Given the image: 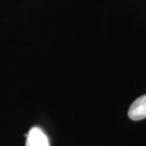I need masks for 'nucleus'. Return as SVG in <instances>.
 I'll return each mask as SVG.
<instances>
[{
	"instance_id": "obj_1",
	"label": "nucleus",
	"mask_w": 146,
	"mask_h": 146,
	"mask_svg": "<svg viewBox=\"0 0 146 146\" xmlns=\"http://www.w3.org/2000/svg\"><path fill=\"white\" fill-rule=\"evenodd\" d=\"M26 146H50V142L45 132L37 127H33L28 132Z\"/></svg>"
},
{
	"instance_id": "obj_2",
	"label": "nucleus",
	"mask_w": 146,
	"mask_h": 146,
	"mask_svg": "<svg viewBox=\"0 0 146 146\" xmlns=\"http://www.w3.org/2000/svg\"><path fill=\"white\" fill-rule=\"evenodd\" d=\"M128 116L131 120L138 121L146 118V94L143 95L131 105Z\"/></svg>"
}]
</instances>
